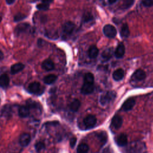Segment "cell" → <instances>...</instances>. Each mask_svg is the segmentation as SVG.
<instances>
[{
	"instance_id": "1",
	"label": "cell",
	"mask_w": 153,
	"mask_h": 153,
	"mask_svg": "<svg viewBox=\"0 0 153 153\" xmlns=\"http://www.w3.org/2000/svg\"><path fill=\"white\" fill-rule=\"evenodd\" d=\"M94 88V76L91 73H87L84 76V84L81 91L84 94H88L93 91Z\"/></svg>"
},
{
	"instance_id": "2",
	"label": "cell",
	"mask_w": 153,
	"mask_h": 153,
	"mask_svg": "<svg viewBox=\"0 0 153 153\" xmlns=\"http://www.w3.org/2000/svg\"><path fill=\"white\" fill-rule=\"evenodd\" d=\"M115 96L116 94L114 91H106L101 95L100 97V102L102 105H105L114 100L115 97Z\"/></svg>"
},
{
	"instance_id": "3",
	"label": "cell",
	"mask_w": 153,
	"mask_h": 153,
	"mask_svg": "<svg viewBox=\"0 0 153 153\" xmlns=\"http://www.w3.org/2000/svg\"><path fill=\"white\" fill-rule=\"evenodd\" d=\"M75 29V24L71 22H66L62 27V33L63 37L65 38L66 37L70 35L74 31Z\"/></svg>"
},
{
	"instance_id": "4",
	"label": "cell",
	"mask_w": 153,
	"mask_h": 153,
	"mask_svg": "<svg viewBox=\"0 0 153 153\" xmlns=\"http://www.w3.org/2000/svg\"><path fill=\"white\" fill-rule=\"evenodd\" d=\"M132 153H145V146L143 143H134V144H131L129 147V152L133 151Z\"/></svg>"
},
{
	"instance_id": "5",
	"label": "cell",
	"mask_w": 153,
	"mask_h": 153,
	"mask_svg": "<svg viewBox=\"0 0 153 153\" xmlns=\"http://www.w3.org/2000/svg\"><path fill=\"white\" fill-rule=\"evenodd\" d=\"M103 31L105 36L108 38H114L117 34L115 27L111 25H106L103 29Z\"/></svg>"
},
{
	"instance_id": "6",
	"label": "cell",
	"mask_w": 153,
	"mask_h": 153,
	"mask_svg": "<svg viewBox=\"0 0 153 153\" xmlns=\"http://www.w3.org/2000/svg\"><path fill=\"white\" fill-rule=\"evenodd\" d=\"M97 122V119L95 116L89 115L84 119V124L86 128H91L93 127Z\"/></svg>"
},
{
	"instance_id": "7",
	"label": "cell",
	"mask_w": 153,
	"mask_h": 153,
	"mask_svg": "<svg viewBox=\"0 0 153 153\" xmlns=\"http://www.w3.org/2000/svg\"><path fill=\"white\" fill-rule=\"evenodd\" d=\"M29 29H30V25L28 23H22L16 26L14 30V32L17 35H18L21 33L27 32V31L29 30Z\"/></svg>"
},
{
	"instance_id": "8",
	"label": "cell",
	"mask_w": 153,
	"mask_h": 153,
	"mask_svg": "<svg viewBox=\"0 0 153 153\" xmlns=\"http://www.w3.org/2000/svg\"><path fill=\"white\" fill-rule=\"evenodd\" d=\"M41 90V85L38 82H33L28 86V91L32 94H38Z\"/></svg>"
},
{
	"instance_id": "9",
	"label": "cell",
	"mask_w": 153,
	"mask_h": 153,
	"mask_svg": "<svg viewBox=\"0 0 153 153\" xmlns=\"http://www.w3.org/2000/svg\"><path fill=\"white\" fill-rule=\"evenodd\" d=\"M30 142V136L28 133H23L20 135L19 138L20 144L23 146H27Z\"/></svg>"
},
{
	"instance_id": "10",
	"label": "cell",
	"mask_w": 153,
	"mask_h": 153,
	"mask_svg": "<svg viewBox=\"0 0 153 153\" xmlns=\"http://www.w3.org/2000/svg\"><path fill=\"white\" fill-rule=\"evenodd\" d=\"M145 77H146L145 72L142 69H138L133 73L131 76V79L136 81H141L144 79Z\"/></svg>"
},
{
	"instance_id": "11",
	"label": "cell",
	"mask_w": 153,
	"mask_h": 153,
	"mask_svg": "<svg viewBox=\"0 0 153 153\" xmlns=\"http://www.w3.org/2000/svg\"><path fill=\"white\" fill-rule=\"evenodd\" d=\"M135 104V100L133 98H129L127 99L123 103L122 108L124 111H129L131 109Z\"/></svg>"
},
{
	"instance_id": "12",
	"label": "cell",
	"mask_w": 153,
	"mask_h": 153,
	"mask_svg": "<svg viewBox=\"0 0 153 153\" xmlns=\"http://www.w3.org/2000/svg\"><path fill=\"white\" fill-rule=\"evenodd\" d=\"M125 53V47L123 43H120L115 51V56L117 58H122Z\"/></svg>"
},
{
	"instance_id": "13",
	"label": "cell",
	"mask_w": 153,
	"mask_h": 153,
	"mask_svg": "<svg viewBox=\"0 0 153 153\" xmlns=\"http://www.w3.org/2000/svg\"><path fill=\"white\" fill-rule=\"evenodd\" d=\"M19 115L20 117L25 118L29 116L30 114V109L27 106H21L18 111Z\"/></svg>"
},
{
	"instance_id": "14",
	"label": "cell",
	"mask_w": 153,
	"mask_h": 153,
	"mask_svg": "<svg viewBox=\"0 0 153 153\" xmlns=\"http://www.w3.org/2000/svg\"><path fill=\"white\" fill-rule=\"evenodd\" d=\"M42 68L47 71H51L54 68V65L50 59H46L42 63Z\"/></svg>"
},
{
	"instance_id": "15",
	"label": "cell",
	"mask_w": 153,
	"mask_h": 153,
	"mask_svg": "<svg viewBox=\"0 0 153 153\" xmlns=\"http://www.w3.org/2000/svg\"><path fill=\"white\" fill-rule=\"evenodd\" d=\"M25 68V65L22 63H17L13 65L11 67V73L12 74H16L20 72Z\"/></svg>"
},
{
	"instance_id": "16",
	"label": "cell",
	"mask_w": 153,
	"mask_h": 153,
	"mask_svg": "<svg viewBox=\"0 0 153 153\" xmlns=\"http://www.w3.org/2000/svg\"><path fill=\"white\" fill-rule=\"evenodd\" d=\"M112 54H113V49L112 48H109L108 49L105 50L102 52L101 54V57L104 61H107V60H109L112 57Z\"/></svg>"
},
{
	"instance_id": "17",
	"label": "cell",
	"mask_w": 153,
	"mask_h": 153,
	"mask_svg": "<svg viewBox=\"0 0 153 153\" xmlns=\"http://www.w3.org/2000/svg\"><path fill=\"white\" fill-rule=\"evenodd\" d=\"M123 124V119L119 115H115L112 119V125L115 128H119L121 127Z\"/></svg>"
},
{
	"instance_id": "18",
	"label": "cell",
	"mask_w": 153,
	"mask_h": 153,
	"mask_svg": "<svg viewBox=\"0 0 153 153\" xmlns=\"http://www.w3.org/2000/svg\"><path fill=\"white\" fill-rule=\"evenodd\" d=\"M124 75V72L123 69H118L115 71L112 74V77L115 81H120L121 80Z\"/></svg>"
},
{
	"instance_id": "19",
	"label": "cell",
	"mask_w": 153,
	"mask_h": 153,
	"mask_svg": "<svg viewBox=\"0 0 153 153\" xmlns=\"http://www.w3.org/2000/svg\"><path fill=\"white\" fill-rule=\"evenodd\" d=\"M10 78L9 76L5 74L0 76V86L2 88H6L9 85Z\"/></svg>"
},
{
	"instance_id": "20",
	"label": "cell",
	"mask_w": 153,
	"mask_h": 153,
	"mask_svg": "<svg viewBox=\"0 0 153 153\" xmlns=\"http://www.w3.org/2000/svg\"><path fill=\"white\" fill-rule=\"evenodd\" d=\"M116 142L117 145L120 146H124L126 145L127 143V138L126 135L124 134H120L116 139Z\"/></svg>"
},
{
	"instance_id": "21",
	"label": "cell",
	"mask_w": 153,
	"mask_h": 153,
	"mask_svg": "<svg viewBox=\"0 0 153 153\" xmlns=\"http://www.w3.org/2000/svg\"><path fill=\"white\" fill-rule=\"evenodd\" d=\"M99 53V50L98 48L94 46V45H91L88 51V55L90 58L91 59H94L96 58Z\"/></svg>"
},
{
	"instance_id": "22",
	"label": "cell",
	"mask_w": 153,
	"mask_h": 153,
	"mask_svg": "<svg viewBox=\"0 0 153 153\" xmlns=\"http://www.w3.org/2000/svg\"><path fill=\"white\" fill-rule=\"evenodd\" d=\"M129 34H130V30H129V28L127 24L126 23L123 24L120 29V35L121 36V37L127 38L129 36Z\"/></svg>"
},
{
	"instance_id": "23",
	"label": "cell",
	"mask_w": 153,
	"mask_h": 153,
	"mask_svg": "<svg viewBox=\"0 0 153 153\" xmlns=\"http://www.w3.org/2000/svg\"><path fill=\"white\" fill-rule=\"evenodd\" d=\"M57 79V76L54 74H50L48 75H47L44 78V83L47 84H51L53 82L56 81Z\"/></svg>"
},
{
	"instance_id": "24",
	"label": "cell",
	"mask_w": 153,
	"mask_h": 153,
	"mask_svg": "<svg viewBox=\"0 0 153 153\" xmlns=\"http://www.w3.org/2000/svg\"><path fill=\"white\" fill-rule=\"evenodd\" d=\"M80 105L81 103L79 100L74 99L70 104V106H69L70 109L73 112H76L78 110L79 108L80 107Z\"/></svg>"
},
{
	"instance_id": "25",
	"label": "cell",
	"mask_w": 153,
	"mask_h": 153,
	"mask_svg": "<svg viewBox=\"0 0 153 153\" xmlns=\"http://www.w3.org/2000/svg\"><path fill=\"white\" fill-rule=\"evenodd\" d=\"M89 150L88 146L85 143H81L77 148V153H87Z\"/></svg>"
},
{
	"instance_id": "26",
	"label": "cell",
	"mask_w": 153,
	"mask_h": 153,
	"mask_svg": "<svg viewBox=\"0 0 153 153\" xmlns=\"http://www.w3.org/2000/svg\"><path fill=\"white\" fill-rule=\"evenodd\" d=\"M135 0H123L121 8L123 9H128L130 8L134 4Z\"/></svg>"
},
{
	"instance_id": "27",
	"label": "cell",
	"mask_w": 153,
	"mask_h": 153,
	"mask_svg": "<svg viewBox=\"0 0 153 153\" xmlns=\"http://www.w3.org/2000/svg\"><path fill=\"white\" fill-rule=\"evenodd\" d=\"M97 137L99 139L100 142L103 145H104L106 143V140H107V135H106V133L104 132V131L99 133L98 135H97Z\"/></svg>"
},
{
	"instance_id": "28",
	"label": "cell",
	"mask_w": 153,
	"mask_h": 153,
	"mask_svg": "<svg viewBox=\"0 0 153 153\" xmlns=\"http://www.w3.org/2000/svg\"><path fill=\"white\" fill-rule=\"evenodd\" d=\"M35 148L37 151H40L45 148V144L43 142L39 141L35 144Z\"/></svg>"
},
{
	"instance_id": "29",
	"label": "cell",
	"mask_w": 153,
	"mask_h": 153,
	"mask_svg": "<svg viewBox=\"0 0 153 153\" xmlns=\"http://www.w3.org/2000/svg\"><path fill=\"white\" fill-rule=\"evenodd\" d=\"M26 18V16L22 13H18L14 17V20L15 22H19Z\"/></svg>"
},
{
	"instance_id": "30",
	"label": "cell",
	"mask_w": 153,
	"mask_h": 153,
	"mask_svg": "<svg viewBox=\"0 0 153 153\" xmlns=\"http://www.w3.org/2000/svg\"><path fill=\"white\" fill-rule=\"evenodd\" d=\"M142 4L144 7H150L153 5V0H142Z\"/></svg>"
},
{
	"instance_id": "31",
	"label": "cell",
	"mask_w": 153,
	"mask_h": 153,
	"mask_svg": "<svg viewBox=\"0 0 153 153\" xmlns=\"http://www.w3.org/2000/svg\"><path fill=\"white\" fill-rule=\"evenodd\" d=\"M36 7L38 10H47L48 9L49 5L46 4H44V3H41L40 4H38L36 6Z\"/></svg>"
},
{
	"instance_id": "32",
	"label": "cell",
	"mask_w": 153,
	"mask_h": 153,
	"mask_svg": "<svg viewBox=\"0 0 153 153\" xmlns=\"http://www.w3.org/2000/svg\"><path fill=\"white\" fill-rule=\"evenodd\" d=\"M93 19V16L90 13H87L83 16V21L84 22H88Z\"/></svg>"
},
{
	"instance_id": "33",
	"label": "cell",
	"mask_w": 153,
	"mask_h": 153,
	"mask_svg": "<svg viewBox=\"0 0 153 153\" xmlns=\"http://www.w3.org/2000/svg\"><path fill=\"white\" fill-rule=\"evenodd\" d=\"M76 138L75 137H72L71 139H70V141H69V144H70V146L71 148H74L76 144Z\"/></svg>"
},
{
	"instance_id": "34",
	"label": "cell",
	"mask_w": 153,
	"mask_h": 153,
	"mask_svg": "<svg viewBox=\"0 0 153 153\" xmlns=\"http://www.w3.org/2000/svg\"><path fill=\"white\" fill-rule=\"evenodd\" d=\"M53 1V0H42V3L49 5Z\"/></svg>"
},
{
	"instance_id": "35",
	"label": "cell",
	"mask_w": 153,
	"mask_h": 153,
	"mask_svg": "<svg viewBox=\"0 0 153 153\" xmlns=\"http://www.w3.org/2000/svg\"><path fill=\"white\" fill-rule=\"evenodd\" d=\"M5 1H6V2H7V4L11 5V4H13L15 2L16 0H5Z\"/></svg>"
},
{
	"instance_id": "36",
	"label": "cell",
	"mask_w": 153,
	"mask_h": 153,
	"mask_svg": "<svg viewBox=\"0 0 153 153\" xmlns=\"http://www.w3.org/2000/svg\"><path fill=\"white\" fill-rule=\"evenodd\" d=\"M4 59V54L0 50V60H2Z\"/></svg>"
},
{
	"instance_id": "37",
	"label": "cell",
	"mask_w": 153,
	"mask_h": 153,
	"mask_svg": "<svg viewBox=\"0 0 153 153\" xmlns=\"http://www.w3.org/2000/svg\"><path fill=\"white\" fill-rule=\"evenodd\" d=\"M118 0H108V2L110 4H114L115 3L116 1H117Z\"/></svg>"
},
{
	"instance_id": "38",
	"label": "cell",
	"mask_w": 153,
	"mask_h": 153,
	"mask_svg": "<svg viewBox=\"0 0 153 153\" xmlns=\"http://www.w3.org/2000/svg\"><path fill=\"white\" fill-rule=\"evenodd\" d=\"M1 20H2V16H1V15L0 14V22H1Z\"/></svg>"
}]
</instances>
